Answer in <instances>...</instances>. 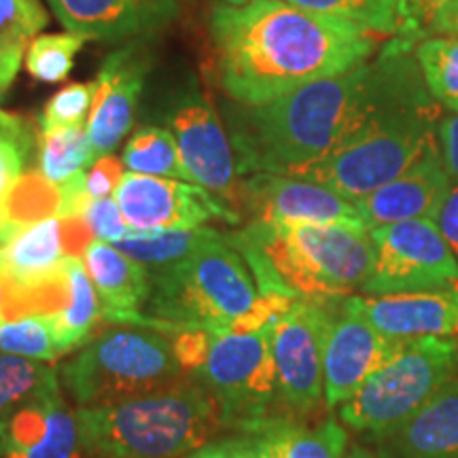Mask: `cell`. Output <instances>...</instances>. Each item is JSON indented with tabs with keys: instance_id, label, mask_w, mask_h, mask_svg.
<instances>
[{
	"instance_id": "obj_1",
	"label": "cell",
	"mask_w": 458,
	"mask_h": 458,
	"mask_svg": "<svg viewBox=\"0 0 458 458\" xmlns=\"http://www.w3.org/2000/svg\"><path fill=\"white\" fill-rule=\"evenodd\" d=\"M433 102L414 45L394 37L374 60L318 79L263 106L229 117L240 176H293L348 145L388 113Z\"/></svg>"
},
{
	"instance_id": "obj_2",
	"label": "cell",
	"mask_w": 458,
	"mask_h": 458,
	"mask_svg": "<svg viewBox=\"0 0 458 458\" xmlns=\"http://www.w3.org/2000/svg\"><path fill=\"white\" fill-rule=\"evenodd\" d=\"M219 88L242 106H263L318 79L368 62L380 34L286 0L221 4L210 15Z\"/></svg>"
},
{
	"instance_id": "obj_3",
	"label": "cell",
	"mask_w": 458,
	"mask_h": 458,
	"mask_svg": "<svg viewBox=\"0 0 458 458\" xmlns=\"http://www.w3.org/2000/svg\"><path fill=\"white\" fill-rule=\"evenodd\" d=\"M227 242L244 257L261 295L337 301L363 289L374 266L368 229L253 221Z\"/></svg>"
},
{
	"instance_id": "obj_4",
	"label": "cell",
	"mask_w": 458,
	"mask_h": 458,
	"mask_svg": "<svg viewBox=\"0 0 458 458\" xmlns=\"http://www.w3.org/2000/svg\"><path fill=\"white\" fill-rule=\"evenodd\" d=\"M293 301L289 295H261L249 263L223 233L196 255L153 270L147 317L162 334H244L272 325Z\"/></svg>"
},
{
	"instance_id": "obj_5",
	"label": "cell",
	"mask_w": 458,
	"mask_h": 458,
	"mask_svg": "<svg viewBox=\"0 0 458 458\" xmlns=\"http://www.w3.org/2000/svg\"><path fill=\"white\" fill-rule=\"evenodd\" d=\"M81 445L98 458H181L223 427L221 410L199 382L106 408H79Z\"/></svg>"
},
{
	"instance_id": "obj_6",
	"label": "cell",
	"mask_w": 458,
	"mask_h": 458,
	"mask_svg": "<svg viewBox=\"0 0 458 458\" xmlns=\"http://www.w3.org/2000/svg\"><path fill=\"white\" fill-rule=\"evenodd\" d=\"M276 323V320H274ZM274 323L244 334H210L189 329L172 337L185 374L196 376L221 410L223 427L236 431L261 425L278 399L272 352Z\"/></svg>"
},
{
	"instance_id": "obj_7",
	"label": "cell",
	"mask_w": 458,
	"mask_h": 458,
	"mask_svg": "<svg viewBox=\"0 0 458 458\" xmlns=\"http://www.w3.org/2000/svg\"><path fill=\"white\" fill-rule=\"evenodd\" d=\"M81 408H106L189 382L162 331L113 329L85 344L57 371Z\"/></svg>"
},
{
	"instance_id": "obj_8",
	"label": "cell",
	"mask_w": 458,
	"mask_h": 458,
	"mask_svg": "<svg viewBox=\"0 0 458 458\" xmlns=\"http://www.w3.org/2000/svg\"><path fill=\"white\" fill-rule=\"evenodd\" d=\"M439 105L408 106L388 113L363 134L318 159L293 176L334 189L359 202L408 172L411 165L437 151Z\"/></svg>"
},
{
	"instance_id": "obj_9",
	"label": "cell",
	"mask_w": 458,
	"mask_h": 458,
	"mask_svg": "<svg viewBox=\"0 0 458 458\" xmlns=\"http://www.w3.org/2000/svg\"><path fill=\"white\" fill-rule=\"evenodd\" d=\"M456 369L458 344L450 337L405 342L340 405L342 422L374 437L391 433L425 408L454 377Z\"/></svg>"
},
{
	"instance_id": "obj_10",
	"label": "cell",
	"mask_w": 458,
	"mask_h": 458,
	"mask_svg": "<svg viewBox=\"0 0 458 458\" xmlns=\"http://www.w3.org/2000/svg\"><path fill=\"white\" fill-rule=\"evenodd\" d=\"M162 119L179 145L191 181L240 213L244 181L236 153L204 91L193 81L174 88L165 96Z\"/></svg>"
},
{
	"instance_id": "obj_11",
	"label": "cell",
	"mask_w": 458,
	"mask_h": 458,
	"mask_svg": "<svg viewBox=\"0 0 458 458\" xmlns=\"http://www.w3.org/2000/svg\"><path fill=\"white\" fill-rule=\"evenodd\" d=\"M335 301L295 300L272 329L278 403L284 418H308L325 399V344Z\"/></svg>"
},
{
	"instance_id": "obj_12",
	"label": "cell",
	"mask_w": 458,
	"mask_h": 458,
	"mask_svg": "<svg viewBox=\"0 0 458 458\" xmlns=\"http://www.w3.org/2000/svg\"><path fill=\"white\" fill-rule=\"evenodd\" d=\"M374 266L363 284L365 295L410 293L458 286V261L437 223L401 221L369 232Z\"/></svg>"
},
{
	"instance_id": "obj_13",
	"label": "cell",
	"mask_w": 458,
	"mask_h": 458,
	"mask_svg": "<svg viewBox=\"0 0 458 458\" xmlns=\"http://www.w3.org/2000/svg\"><path fill=\"white\" fill-rule=\"evenodd\" d=\"M131 232L159 229H198L208 221L240 223V213L202 185L162 176L125 172L114 189Z\"/></svg>"
},
{
	"instance_id": "obj_14",
	"label": "cell",
	"mask_w": 458,
	"mask_h": 458,
	"mask_svg": "<svg viewBox=\"0 0 458 458\" xmlns=\"http://www.w3.org/2000/svg\"><path fill=\"white\" fill-rule=\"evenodd\" d=\"M242 208L253 215V221L263 223H318L368 229L357 202L300 176L270 172L250 174L244 181Z\"/></svg>"
},
{
	"instance_id": "obj_15",
	"label": "cell",
	"mask_w": 458,
	"mask_h": 458,
	"mask_svg": "<svg viewBox=\"0 0 458 458\" xmlns=\"http://www.w3.org/2000/svg\"><path fill=\"white\" fill-rule=\"evenodd\" d=\"M405 342L380 334L363 314L337 300L325 344V403L340 408Z\"/></svg>"
},
{
	"instance_id": "obj_16",
	"label": "cell",
	"mask_w": 458,
	"mask_h": 458,
	"mask_svg": "<svg viewBox=\"0 0 458 458\" xmlns=\"http://www.w3.org/2000/svg\"><path fill=\"white\" fill-rule=\"evenodd\" d=\"M81 435L57 376L32 397L0 414V458H77Z\"/></svg>"
},
{
	"instance_id": "obj_17",
	"label": "cell",
	"mask_w": 458,
	"mask_h": 458,
	"mask_svg": "<svg viewBox=\"0 0 458 458\" xmlns=\"http://www.w3.org/2000/svg\"><path fill=\"white\" fill-rule=\"evenodd\" d=\"M148 71L145 45L117 49L102 62L96 77V96L88 119V134L96 156H111L134 125Z\"/></svg>"
},
{
	"instance_id": "obj_18",
	"label": "cell",
	"mask_w": 458,
	"mask_h": 458,
	"mask_svg": "<svg viewBox=\"0 0 458 458\" xmlns=\"http://www.w3.org/2000/svg\"><path fill=\"white\" fill-rule=\"evenodd\" d=\"M348 303L393 340L458 335V286L391 295H351Z\"/></svg>"
},
{
	"instance_id": "obj_19",
	"label": "cell",
	"mask_w": 458,
	"mask_h": 458,
	"mask_svg": "<svg viewBox=\"0 0 458 458\" xmlns=\"http://www.w3.org/2000/svg\"><path fill=\"white\" fill-rule=\"evenodd\" d=\"M450 187L452 179L437 148L388 185L360 198L357 206L369 232L401 221H435Z\"/></svg>"
},
{
	"instance_id": "obj_20",
	"label": "cell",
	"mask_w": 458,
	"mask_h": 458,
	"mask_svg": "<svg viewBox=\"0 0 458 458\" xmlns=\"http://www.w3.org/2000/svg\"><path fill=\"white\" fill-rule=\"evenodd\" d=\"M60 24L88 41H122L176 15L174 0H47Z\"/></svg>"
},
{
	"instance_id": "obj_21",
	"label": "cell",
	"mask_w": 458,
	"mask_h": 458,
	"mask_svg": "<svg viewBox=\"0 0 458 458\" xmlns=\"http://www.w3.org/2000/svg\"><path fill=\"white\" fill-rule=\"evenodd\" d=\"M83 263L98 291L102 318L153 329L151 318L140 312L151 297V278L145 266L102 240H91L83 253Z\"/></svg>"
},
{
	"instance_id": "obj_22",
	"label": "cell",
	"mask_w": 458,
	"mask_h": 458,
	"mask_svg": "<svg viewBox=\"0 0 458 458\" xmlns=\"http://www.w3.org/2000/svg\"><path fill=\"white\" fill-rule=\"evenodd\" d=\"M382 458H458V380L394 431L374 437Z\"/></svg>"
},
{
	"instance_id": "obj_23",
	"label": "cell",
	"mask_w": 458,
	"mask_h": 458,
	"mask_svg": "<svg viewBox=\"0 0 458 458\" xmlns=\"http://www.w3.org/2000/svg\"><path fill=\"white\" fill-rule=\"evenodd\" d=\"M64 266L68 276V301L60 312L51 314V318H54L62 352L66 354L91 340V334L102 318V303L85 263L79 257H66Z\"/></svg>"
},
{
	"instance_id": "obj_24",
	"label": "cell",
	"mask_w": 458,
	"mask_h": 458,
	"mask_svg": "<svg viewBox=\"0 0 458 458\" xmlns=\"http://www.w3.org/2000/svg\"><path fill=\"white\" fill-rule=\"evenodd\" d=\"M270 437L274 458H344L348 435L334 418L308 427L295 418H267L261 422Z\"/></svg>"
},
{
	"instance_id": "obj_25",
	"label": "cell",
	"mask_w": 458,
	"mask_h": 458,
	"mask_svg": "<svg viewBox=\"0 0 458 458\" xmlns=\"http://www.w3.org/2000/svg\"><path fill=\"white\" fill-rule=\"evenodd\" d=\"M223 233L213 227L198 229H159V232H130L128 236L114 242L125 257L139 261L153 270L174 266L187 257L196 255L204 246L221 240Z\"/></svg>"
},
{
	"instance_id": "obj_26",
	"label": "cell",
	"mask_w": 458,
	"mask_h": 458,
	"mask_svg": "<svg viewBox=\"0 0 458 458\" xmlns=\"http://www.w3.org/2000/svg\"><path fill=\"white\" fill-rule=\"evenodd\" d=\"M96 148L85 125L41 130L38 134V172L54 187L94 165Z\"/></svg>"
},
{
	"instance_id": "obj_27",
	"label": "cell",
	"mask_w": 458,
	"mask_h": 458,
	"mask_svg": "<svg viewBox=\"0 0 458 458\" xmlns=\"http://www.w3.org/2000/svg\"><path fill=\"white\" fill-rule=\"evenodd\" d=\"M32 147L30 123L13 113L0 111V246L21 229L11 219L9 198L24 176Z\"/></svg>"
},
{
	"instance_id": "obj_28",
	"label": "cell",
	"mask_w": 458,
	"mask_h": 458,
	"mask_svg": "<svg viewBox=\"0 0 458 458\" xmlns=\"http://www.w3.org/2000/svg\"><path fill=\"white\" fill-rule=\"evenodd\" d=\"M122 164L128 172L193 182L170 130L159 125H142L123 147Z\"/></svg>"
},
{
	"instance_id": "obj_29",
	"label": "cell",
	"mask_w": 458,
	"mask_h": 458,
	"mask_svg": "<svg viewBox=\"0 0 458 458\" xmlns=\"http://www.w3.org/2000/svg\"><path fill=\"white\" fill-rule=\"evenodd\" d=\"M427 91L439 106L458 113V38L435 34L414 45Z\"/></svg>"
},
{
	"instance_id": "obj_30",
	"label": "cell",
	"mask_w": 458,
	"mask_h": 458,
	"mask_svg": "<svg viewBox=\"0 0 458 458\" xmlns=\"http://www.w3.org/2000/svg\"><path fill=\"white\" fill-rule=\"evenodd\" d=\"M0 351L45 363L64 354L51 314H26L20 318L0 317Z\"/></svg>"
},
{
	"instance_id": "obj_31",
	"label": "cell",
	"mask_w": 458,
	"mask_h": 458,
	"mask_svg": "<svg viewBox=\"0 0 458 458\" xmlns=\"http://www.w3.org/2000/svg\"><path fill=\"white\" fill-rule=\"evenodd\" d=\"M312 13L351 21L374 34H394L399 0H286Z\"/></svg>"
},
{
	"instance_id": "obj_32",
	"label": "cell",
	"mask_w": 458,
	"mask_h": 458,
	"mask_svg": "<svg viewBox=\"0 0 458 458\" xmlns=\"http://www.w3.org/2000/svg\"><path fill=\"white\" fill-rule=\"evenodd\" d=\"M88 38L74 32L41 34L28 45L26 68L37 81L60 83L71 74L74 55L83 49Z\"/></svg>"
},
{
	"instance_id": "obj_33",
	"label": "cell",
	"mask_w": 458,
	"mask_h": 458,
	"mask_svg": "<svg viewBox=\"0 0 458 458\" xmlns=\"http://www.w3.org/2000/svg\"><path fill=\"white\" fill-rule=\"evenodd\" d=\"M55 376V369L41 365L38 360L0 354V414L32 397Z\"/></svg>"
},
{
	"instance_id": "obj_34",
	"label": "cell",
	"mask_w": 458,
	"mask_h": 458,
	"mask_svg": "<svg viewBox=\"0 0 458 458\" xmlns=\"http://www.w3.org/2000/svg\"><path fill=\"white\" fill-rule=\"evenodd\" d=\"M47 24L41 0H0V51L28 49Z\"/></svg>"
},
{
	"instance_id": "obj_35",
	"label": "cell",
	"mask_w": 458,
	"mask_h": 458,
	"mask_svg": "<svg viewBox=\"0 0 458 458\" xmlns=\"http://www.w3.org/2000/svg\"><path fill=\"white\" fill-rule=\"evenodd\" d=\"M96 96V81L71 83L62 88L49 98L41 111L38 125L41 130L71 128V125H85L89 119L91 105Z\"/></svg>"
},
{
	"instance_id": "obj_36",
	"label": "cell",
	"mask_w": 458,
	"mask_h": 458,
	"mask_svg": "<svg viewBox=\"0 0 458 458\" xmlns=\"http://www.w3.org/2000/svg\"><path fill=\"white\" fill-rule=\"evenodd\" d=\"M456 0H399L397 28L393 37L416 45L422 38L433 37L435 24Z\"/></svg>"
},
{
	"instance_id": "obj_37",
	"label": "cell",
	"mask_w": 458,
	"mask_h": 458,
	"mask_svg": "<svg viewBox=\"0 0 458 458\" xmlns=\"http://www.w3.org/2000/svg\"><path fill=\"white\" fill-rule=\"evenodd\" d=\"M189 458H274V450L266 428L257 425L219 442H208Z\"/></svg>"
},
{
	"instance_id": "obj_38",
	"label": "cell",
	"mask_w": 458,
	"mask_h": 458,
	"mask_svg": "<svg viewBox=\"0 0 458 458\" xmlns=\"http://www.w3.org/2000/svg\"><path fill=\"white\" fill-rule=\"evenodd\" d=\"M96 240L102 242H119L131 232L123 219L122 208L111 198H94L85 208L83 219Z\"/></svg>"
},
{
	"instance_id": "obj_39",
	"label": "cell",
	"mask_w": 458,
	"mask_h": 458,
	"mask_svg": "<svg viewBox=\"0 0 458 458\" xmlns=\"http://www.w3.org/2000/svg\"><path fill=\"white\" fill-rule=\"evenodd\" d=\"M125 174L122 159L113 156H102L91 165L88 176H85V187H88L91 198H108L114 193L119 181Z\"/></svg>"
},
{
	"instance_id": "obj_40",
	"label": "cell",
	"mask_w": 458,
	"mask_h": 458,
	"mask_svg": "<svg viewBox=\"0 0 458 458\" xmlns=\"http://www.w3.org/2000/svg\"><path fill=\"white\" fill-rule=\"evenodd\" d=\"M437 139L445 170H448L452 182H458V113L439 119Z\"/></svg>"
},
{
	"instance_id": "obj_41",
	"label": "cell",
	"mask_w": 458,
	"mask_h": 458,
	"mask_svg": "<svg viewBox=\"0 0 458 458\" xmlns=\"http://www.w3.org/2000/svg\"><path fill=\"white\" fill-rule=\"evenodd\" d=\"M439 232L445 242H448L452 255L458 261V182H452L448 196H445L442 208H439L437 216H435Z\"/></svg>"
},
{
	"instance_id": "obj_42",
	"label": "cell",
	"mask_w": 458,
	"mask_h": 458,
	"mask_svg": "<svg viewBox=\"0 0 458 458\" xmlns=\"http://www.w3.org/2000/svg\"><path fill=\"white\" fill-rule=\"evenodd\" d=\"M26 49H9L0 51V98L7 94L11 83L15 81L17 72L21 68V60H24Z\"/></svg>"
},
{
	"instance_id": "obj_43",
	"label": "cell",
	"mask_w": 458,
	"mask_h": 458,
	"mask_svg": "<svg viewBox=\"0 0 458 458\" xmlns=\"http://www.w3.org/2000/svg\"><path fill=\"white\" fill-rule=\"evenodd\" d=\"M435 34H448V37H456L458 38V0L452 7H448L442 13V17L435 24L433 37Z\"/></svg>"
},
{
	"instance_id": "obj_44",
	"label": "cell",
	"mask_w": 458,
	"mask_h": 458,
	"mask_svg": "<svg viewBox=\"0 0 458 458\" xmlns=\"http://www.w3.org/2000/svg\"><path fill=\"white\" fill-rule=\"evenodd\" d=\"M344 458H382V456L374 454V452L363 448V445H352V448L346 452V456H344Z\"/></svg>"
},
{
	"instance_id": "obj_45",
	"label": "cell",
	"mask_w": 458,
	"mask_h": 458,
	"mask_svg": "<svg viewBox=\"0 0 458 458\" xmlns=\"http://www.w3.org/2000/svg\"><path fill=\"white\" fill-rule=\"evenodd\" d=\"M3 310H4V283H3V276H0V317H3Z\"/></svg>"
},
{
	"instance_id": "obj_46",
	"label": "cell",
	"mask_w": 458,
	"mask_h": 458,
	"mask_svg": "<svg viewBox=\"0 0 458 458\" xmlns=\"http://www.w3.org/2000/svg\"><path fill=\"white\" fill-rule=\"evenodd\" d=\"M227 4H233V7H240V4H246V3H250V0H225Z\"/></svg>"
}]
</instances>
